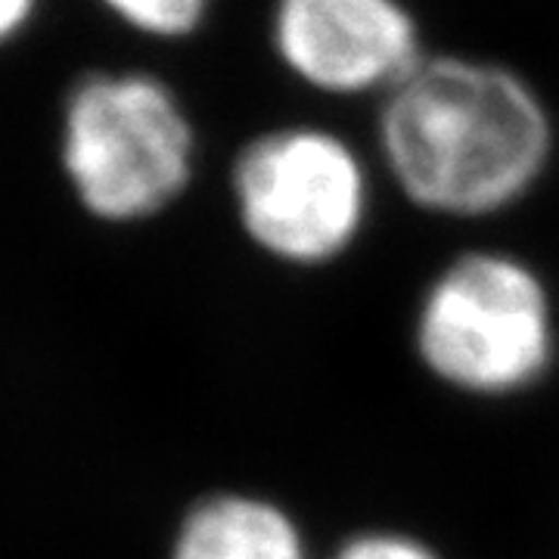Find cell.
<instances>
[{
    "label": "cell",
    "mask_w": 559,
    "mask_h": 559,
    "mask_svg": "<svg viewBox=\"0 0 559 559\" xmlns=\"http://www.w3.org/2000/svg\"><path fill=\"white\" fill-rule=\"evenodd\" d=\"M380 153L404 197L436 215H498L544 178L554 121L498 62L423 57L380 109Z\"/></svg>",
    "instance_id": "6da1fadb"
},
{
    "label": "cell",
    "mask_w": 559,
    "mask_h": 559,
    "mask_svg": "<svg viewBox=\"0 0 559 559\" xmlns=\"http://www.w3.org/2000/svg\"><path fill=\"white\" fill-rule=\"evenodd\" d=\"M557 308L528 261L481 249L444 264L414 320L423 367L444 385L507 399L538 385L557 360Z\"/></svg>",
    "instance_id": "7a4b0ae2"
},
{
    "label": "cell",
    "mask_w": 559,
    "mask_h": 559,
    "mask_svg": "<svg viewBox=\"0 0 559 559\" xmlns=\"http://www.w3.org/2000/svg\"><path fill=\"white\" fill-rule=\"evenodd\" d=\"M193 128L150 75H91L72 91L62 162L81 202L106 221H138L178 200L193 175Z\"/></svg>",
    "instance_id": "3957f363"
},
{
    "label": "cell",
    "mask_w": 559,
    "mask_h": 559,
    "mask_svg": "<svg viewBox=\"0 0 559 559\" xmlns=\"http://www.w3.org/2000/svg\"><path fill=\"white\" fill-rule=\"evenodd\" d=\"M230 190L242 234L264 255L299 267L342 259L370 212V178L355 146L311 124L249 140Z\"/></svg>",
    "instance_id": "277c9868"
},
{
    "label": "cell",
    "mask_w": 559,
    "mask_h": 559,
    "mask_svg": "<svg viewBox=\"0 0 559 559\" xmlns=\"http://www.w3.org/2000/svg\"><path fill=\"white\" fill-rule=\"evenodd\" d=\"M271 38L296 79L340 97H385L423 60L401 0H277Z\"/></svg>",
    "instance_id": "5b68a950"
},
{
    "label": "cell",
    "mask_w": 559,
    "mask_h": 559,
    "mask_svg": "<svg viewBox=\"0 0 559 559\" xmlns=\"http://www.w3.org/2000/svg\"><path fill=\"white\" fill-rule=\"evenodd\" d=\"M171 559H311L299 522L259 495H212L180 522Z\"/></svg>",
    "instance_id": "8992f818"
},
{
    "label": "cell",
    "mask_w": 559,
    "mask_h": 559,
    "mask_svg": "<svg viewBox=\"0 0 559 559\" xmlns=\"http://www.w3.org/2000/svg\"><path fill=\"white\" fill-rule=\"evenodd\" d=\"M112 13L156 38H180L200 28L209 0H103Z\"/></svg>",
    "instance_id": "52a82bcc"
},
{
    "label": "cell",
    "mask_w": 559,
    "mask_h": 559,
    "mask_svg": "<svg viewBox=\"0 0 559 559\" xmlns=\"http://www.w3.org/2000/svg\"><path fill=\"white\" fill-rule=\"evenodd\" d=\"M330 559H441V554L417 535L377 528L345 538Z\"/></svg>",
    "instance_id": "ba28073f"
},
{
    "label": "cell",
    "mask_w": 559,
    "mask_h": 559,
    "mask_svg": "<svg viewBox=\"0 0 559 559\" xmlns=\"http://www.w3.org/2000/svg\"><path fill=\"white\" fill-rule=\"evenodd\" d=\"M32 10H35V0H0V40L16 35L32 16Z\"/></svg>",
    "instance_id": "9c48e42d"
}]
</instances>
